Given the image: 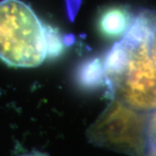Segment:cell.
I'll return each instance as SVG.
<instances>
[{
	"mask_svg": "<svg viewBox=\"0 0 156 156\" xmlns=\"http://www.w3.org/2000/svg\"><path fill=\"white\" fill-rule=\"evenodd\" d=\"M134 17L123 7L106 9L98 19V29L104 37L116 38L124 36L131 25Z\"/></svg>",
	"mask_w": 156,
	"mask_h": 156,
	"instance_id": "277c9868",
	"label": "cell"
},
{
	"mask_svg": "<svg viewBox=\"0 0 156 156\" xmlns=\"http://www.w3.org/2000/svg\"><path fill=\"white\" fill-rule=\"evenodd\" d=\"M150 53L156 69V15L150 36Z\"/></svg>",
	"mask_w": 156,
	"mask_h": 156,
	"instance_id": "ba28073f",
	"label": "cell"
},
{
	"mask_svg": "<svg viewBox=\"0 0 156 156\" xmlns=\"http://www.w3.org/2000/svg\"><path fill=\"white\" fill-rule=\"evenodd\" d=\"M113 100L89 130L91 142L101 147L143 156L147 115Z\"/></svg>",
	"mask_w": 156,
	"mask_h": 156,
	"instance_id": "3957f363",
	"label": "cell"
},
{
	"mask_svg": "<svg viewBox=\"0 0 156 156\" xmlns=\"http://www.w3.org/2000/svg\"><path fill=\"white\" fill-rule=\"evenodd\" d=\"M143 156H156V110L147 115Z\"/></svg>",
	"mask_w": 156,
	"mask_h": 156,
	"instance_id": "8992f818",
	"label": "cell"
},
{
	"mask_svg": "<svg viewBox=\"0 0 156 156\" xmlns=\"http://www.w3.org/2000/svg\"><path fill=\"white\" fill-rule=\"evenodd\" d=\"M78 83L85 89H95L107 86V76L103 59L91 58L83 62L76 73Z\"/></svg>",
	"mask_w": 156,
	"mask_h": 156,
	"instance_id": "5b68a950",
	"label": "cell"
},
{
	"mask_svg": "<svg viewBox=\"0 0 156 156\" xmlns=\"http://www.w3.org/2000/svg\"><path fill=\"white\" fill-rule=\"evenodd\" d=\"M46 25L20 0L0 1V60L18 68L37 67L47 58Z\"/></svg>",
	"mask_w": 156,
	"mask_h": 156,
	"instance_id": "7a4b0ae2",
	"label": "cell"
},
{
	"mask_svg": "<svg viewBox=\"0 0 156 156\" xmlns=\"http://www.w3.org/2000/svg\"><path fill=\"white\" fill-rule=\"evenodd\" d=\"M46 42L48 49L47 58L56 57L63 51L65 38L56 29L52 28L49 25H46Z\"/></svg>",
	"mask_w": 156,
	"mask_h": 156,
	"instance_id": "52a82bcc",
	"label": "cell"
},
{
	"mask_svg": "<svg viewBox=\"0 0 156 156\" xmlns=\"http://www.w3.org/2000/svg\"><path fill=\"white\" fill-rule=\"evenodd\" d=\"M154 17L147 11L134 16L128 31L103 58L113 100L140 112L156 110V69L150 53Z\"/></svg>",
	"mask_w": 156,
	"mask_h": 156,
	"instance_id": "6da1fadb",
	"label": "cell"
},
{
	"mask_svg": "<svg viewBox=\"0 0 156 156\" xmlns=\"http://www.w3.org/2000/svg\"><path fill=\"white\" fill-rule=\"evenodd\" d=\"M37 156H48V155L44 154H40V153H37Z\"/></svg>",
	"mask_w": 156,
	"mask_h": 156,
	"instance_id": "9c48e42d",
	"label": "cell"
}]
</instances>
